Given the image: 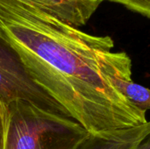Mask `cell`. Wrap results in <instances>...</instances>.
Segmentation results:
<instances>
[{
    "label": "cell",
    "mask_w": 150,
    "mask_h": 149,
    "mask_svg": "<svg viewBox=\"0 0 150 149\" xmlns=\"http://www.w3.org/2000/svg\"><path fill=\"white\" fill-rule=\"evenodd\" d=\"M0 32L33 79L91 135L109 138L148 122L110 73L129 56L109 36L68 25L24 0H0Z\"/></svg>",
    "instance_id": "obj_1"
},
{
    "label": "cell",
    "mask_w": 150,
    "mask_h": 149,
    "mask_svg": "<svg viewBox=\"0 0 150 149\" xmlns=\"http://www.w3.org/2000/svg\"><path fill=\"white\" fill-rule=\"evenodd\" d=\"M7 106L4 149H77L91 134L74 119L25 101Z\"/></svg>",
    "instance_id": "obj_2"
},
{
    "label": "cell",
    "mask_w": 150,
    "mask_h": 149,
    "mask_svg": "<svg viewBox=\"0 0 150 149\" xmlns=\"http://www.w3.org/2000/svg\"><path fill=\"white\" fill-rule=\"evenodd\" d=\"M14 101L28 102L47 112L70 118L33 79L17 50L0 32V102L8 105Z\"/></svg>",
    "instance_id": "obj_3"
},
{
    "label": "cell",
    "mask_w": 150,
    "mask_h": 149,
    "mask_svg": "<svg viewBox=\"0 0 150 149\" xmlns=\"http://www.w3.org/2000/svg\"><path fill=\"white\" fill-rule=\"evenodd\" d=\"M61 21L79 28L84 25L104 0H24Z\"/></svg>",
    "instance_id": "obj_4"
},
{
    "label": "cell",
    "mask_w": 150,
    "mask_h": 149,
    "mask_svg": "<svg viewBox=\"0 0 150 149\" xmlns=\"http://www.w3.org/2000/svg\"><path fill=\"white\" fill-rule=\"evenodd\" d=\"M110 78L117 90L135 107L147 112L150 110V89L132 80V61L130 57L115 66Z\"/></svg>",
    "instance_id": "obj_5"
},
{
    "label": "cell",
    "mask_w": 150,
    "mask_h": 149,
    "mask_svg": "<svg viewBox=\"0 0 150 149\" xmlns=\"http://www.w3.org/2000/svg\"><path fill=\"white\" fill-rule=\"evenodd\" d=\"M150 133V121L146 124L120 131L109 138L91 135L77 149H136Z\"/></svg>",
    "instance_id": "obj_6"
},
{
    "label": "cell",
    "mask_w": 150,
    "mask_h": 149,
    "mask_svg": "<svg viewBox=\"0 0 150 149\" xmlns=\"http://www.w3.org/2000/svg\"><path fill=\"white\" fill-rule=\"evenodd\" d=\"M123 4L127 8L150 18V0H104Z\"/></svg>",
    "instance_id": "obj_7"
},
{
    "label": "cell",
    "mask_w": 150,
    "mask_h": 149,
    "mask_svg": "<svg viewBox=\"0 0 150 149\" xmlns=\"http://www.w3.org/2000/svg\"><path fill=\"white\" fill-rule=\"evenodd\" d=\"M7 124V106L0 102V149H4Z\"/></svg>",
    "instance_id": "obj_8"
},
{
    "label": "cell",
    "mask_w": 150,
    "mask_h": 149,
    "mask_svg": "<svg viewBox=\"0 0 150 149\" xmlns=\"http://www.w3.org/2000/svg\"><path fill=\"white\" fill-rule=\"evenodd\" d=\"M136 149H150V133L142 140Z\"/></svg>",
    "instance_id": "obj_9"
}]
</instances>
